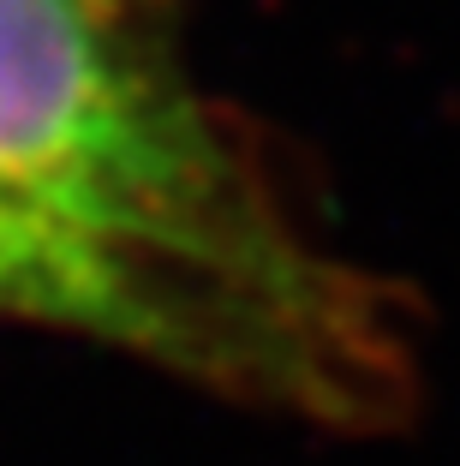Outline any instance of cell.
I'll return each mask as SVG.
<instances>
[{
    "instance_id": "7a4b0ae2",
    "label": "cell",
    "mask_w": 460,
    "mask_h": 466,
    "mask_svg": "<svg viewBox=\"0 0 460 466\" xmlns=\"http://www.w3.org/2000/svg\"><path fill=\"white\" fill-rule=\"evenodd\" d=\"M0 323L72 335L240 407L329 431L401 425L419 377L353 359L240 293L0 192Z\"/></svg>"
},
{
    "instance_id": "6da1fadb",
    "label": "cell",
    "mask_w": 460,
    "mask_h": 466,
    "mask_svg": "<svg viewBox=\"0 0 460 466\" xmlns=\"http://www.w3.org/2000/svg\"><path fill=\"white\" fill-rule=\"evenodd\" d=\"M0 192L419 377L406 293L312 239L258 126L198 78L179 0H0Z\"/></svg>"
}]
</instances>
